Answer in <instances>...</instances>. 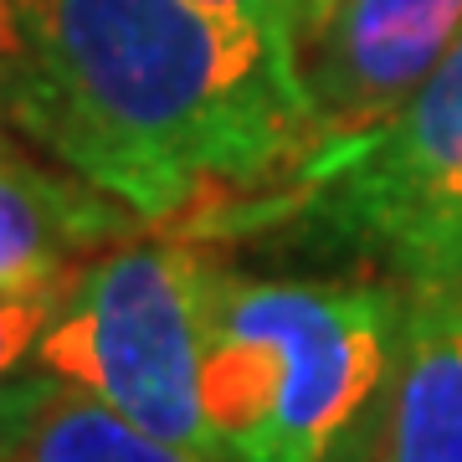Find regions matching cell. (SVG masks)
<instances>
[{"label": "cell", "instance_id": "obj_1", "mask_svg": "<svg viewBox=\"0 0 462 462\" xmlns=\"http://www.w3.org/2000/svg\"><path fill=\"white\" fill-rule=\"evenodd\" d=\"M0 103L26 144L139 221L309 154L298 51L211 0H11Z\"/></svg>", "mask_w": 462, "mask_h": 462}, {"label": "cell", "instance_id": "obj_2", "mask_svg": "<svg viewBox=\"0 0 462 462\" xmlns=\"http://www.w3.org/2000/svg\"><path fill=\"white\" fill-rule=\"evenodd\" d=\"M406 282L247 278L206 263L200 416L221 462H360Z\"/></svg>", "mask_w": 462, "mask_h": 462}, {"label": "cell", "instance_id": "obj_3", "mask_svg": "<svg viewBox=\"0 0 462 462\" xmlns=\"http://www.w3.org/2000/svg\"><path fill=\"white\" fill-rule=\"evenodd\" d=\"M200 252L185 242H124L72 273L32 370L154 437L211 452L200 416Z\"/></svg>", "mask_w": 462, "mask_h": 462}, {"label": "cell", "instance_id": "obj_4", "mask_svg": "<svg viewBox=\"0 0 462 462\" xmlns=\"http://www.w3.org/2000/svg\"><path fill=\"white\" fill-rule=\"evenodd\" d=\"M298 211L370 247L401 282L462 278V42L355 154L293 196L257 200V216Z\"/></svg>", "mask_w": 462, "mask_h": 462}, {"label": "cell", "instance_id": "obj_5", "mask_svg": "<svg viewBox=\"0 0 462 462\" xmlns=\"http://www.w3.org/2000/svg\"><path fill=\"white\" fill-rule=\"evenodd\" d=\"M462 42V0H334L298 36L309 103V154L288 175L293 196L334 170L421 93Z\"/></svg>", "mask_w": 462, "mask_h": 462}, {"label": "cell", "instance_id": "obj_6", "mask_svg": "<svg viewBox=\"0 0 462 462\" xmlns=\"http://www.w3.org/2000/svg\"><path fill=\"white\" fill-rule=\"evenodd\" d=\"M360 462H462V278L406 282L396 365Z\"/></svg>", "mask_w": 462, "mask_h": 462}, {"label": "cell", "instance_id": "obj_7", "mask_svg": "<svg viewBox=\"0 0 462 462\" xmlns=\"http://www.w3.org/2000/svg\"><path fill=\"white\" fill-rule=\"evenodd\" d=\"M144 221L124 200L67 170L0 149V288H32L78 273V257L114 247Z\"/></svg>", "mask_w": 462, "mask_h": 462}, {"label": "cell", "instance_id": "obj_8", "mask_svg": "<svg viewBox=\"0 0 462 462\" xmlns=\"http://www.w3.org/2000/svg\"><path fill=\"white\" fill-rule=\"evenodd\" d=\"M11 462H221L211 452L154 437L139 421L118 416L114 406L51 385L47 406L36 411L32 431L21 437Z\"/></svg>", "mask_w": 462, "mask_h": 462}, {"label": "cell", "instance_id": "obj_9", "mask_svg": "<svg viewBox=\"0 0 462 462\" xmlns=\"http://www.w3.org/2000/svg\"><path fill=\"white\" fill-rule=\"evenodd\" d=\"M67 288H72V273L51 282H32V288H0V385L32 370L36 345L51 329Z\"/></svg>", "mask_w": 462, "mask_h": 462}, {"label": "cell", "instance_id": "obj_10", "mask_svg": "<svg viewBox=\"0 0 462 462\" xmlns=\"http://www.w3.org/2000/svg\"><path fill=\"white\" fill-rule=\"evenodd\" d=\"M51 385H57V380H47L42 370H26V375H16V380H5V385H0V462L16 457L21 437L32 431L36 411L47 406Z\"/></svg>", "mask_w": 462, "mask_h": 462}, {"label": "cell", "instance_id": "obj_11", "mask_svg": "<svg viewBox=\"0 0 462 462\" xmlns=\"http://www.w3.org/2000/svg\"><path fill=\"white\" fill-rule=\"evenodd\" d=\"M221 11H236V16H247L252 26H263L273 32L278 42L298 51V0H211Z\"/></svg>", "mask_w": 462, "mask_h": 462}, {"label": "cell", "instance_id": "obj_12", "mask_svg": "<svg viewBox=\"0 0 462 462\" xmlns=\"http://www.w3.org/2000/svg\"><path fill=\"white\" fill-rule=\"evenodd\" d=\"M5 51H11V0H0V72H5ZM0 149H5V103H0Z\"/></svg>", "mask_w": 462, "mask_h": 462}, {"label": "cell", "instance_id": "obj_13", "mask_svg": "<svg viewBox=\"0 0 462 462\" xmlns=\"http://www.w3.org/2000/svg\"><path fill=\"white\" fill-rule=\"evenodd\" d=\"M329 5H334V0H298V36L309 32V26H314V21L329 11Z\"/></svg>", "mask_w": 462, "mask_h": 462}]
</instances>
